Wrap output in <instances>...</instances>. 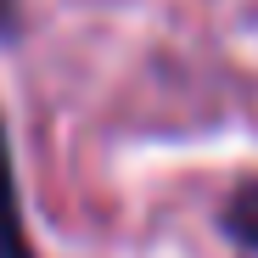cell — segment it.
<instances>
[{
  "label": "cell",
  "instance_id": "6da1fadb",
  "mask_svg": "<svg viewBox=\"0 0 258 258\" xmlns=\"http://www.w3.org/2000/svg\"><path fill=\"white\" fill-rule=\"evenodd\" d=\"M0 258H34L28 230H23V208H17V174H12L6 129H0Z\"/></svg>",
  "mask_w": 258,
  "mask_h": 258
},
{
  "label": "cell",
  "instance_id": "7a4b0ae2",
  "mask_svg": "<svg viewBox=\"0 0 258 258\" xmlns=\"http://www.w3.org/2000/svg\"><path fill=\"white\" fill-rule=\"evenodd\" d=\"M219 230H225L241 252L258 258V174L241 180V185L225 197V208H219Z\"/></svg>",
  "mask_w": 258,
  "mask_h": 258
},
{
  "label": "cell",
  "instance_id": "3957f363",
  "mask_svg": "<svg viewBox=\"0 0 258 258\" xmlns=\"http://www.w3.org/2000/svg\"><path fill=\"white\" fill-rule=\"evenodd\" d=\"M17 28V0H0V39H12Z\"/></svg>",
  "mask_w": 258,
  "mask_h": 258
}]
</instances>
